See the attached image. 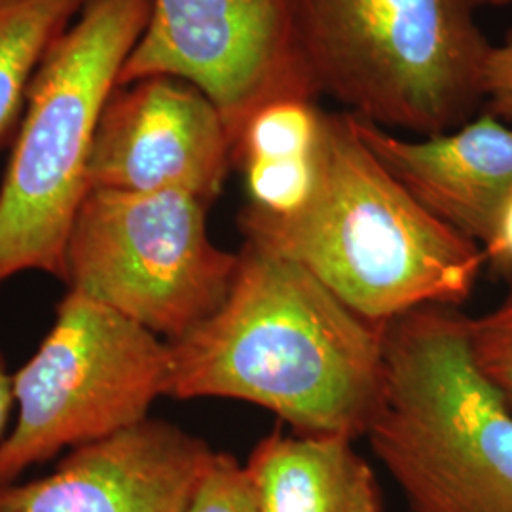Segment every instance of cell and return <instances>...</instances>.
<instances>
[{
  "mask_svg": "<svg viewBox=\"0 0 512 512\" xmlns=\"http://www.w3.org/2000/svg\"><path fill=\"white\" fill-rule=\"evenodd\" d=\"M385 332L300 264L243 239L219 310L169 342L167 397L243 401L300 435L355 440L382 397Z\"/></svg>",
  "mask_w": 512,
  "mask_h": 512,
  "instance_id": "1",
  "label": "cell"
},
{
  "mask_svg": "<svg viewBox=\"0 0 512 512\" xmlns=\"http://www.w3.org/2000/svg\"><path fill=\"white\" fill-rule=\"evenodd\" d=\"M16 406L14 399V372L8 370L6 359L0 351V440L6 437V427L12 418V408Z\"/></svg>",
  "mask_w": 512,
  "mask_h": 512,
  "instance_id": "20",
  "label": "cell"
},
{
  "mask_svg": "<svg viewBox=\"0 0 512 512\" xmlns=\"http://www.w3.org/2000/svg\"><path fill=\"white\" fill-rule=\"evenodd\" d=\"M467 321L425 306L387 325L366 437L408 512H512V408L478 370Z\"/></svg>",
  "mask_w": 512,
  "mask_h": 512,
  "instance_id": "3",
  "label": "cell"
},
{
  "mask_svg": "<svg viewBox=\"0 0 512 512\" xmlns=\"http://www.w3.org/2000/svg\"><path fill=\"white\" fill-rule=\"evenodd\" d=\"M509 291L494 310L467 321L469 348L478 370L512 408V277Z\"/></svg>",
  "mask_w": 512,
  "mask_h": 512,
  "instance_id": "16",
  "label": "cell"
},
{
  "mask_svg": "<svg viewBox=\"0 0 512 512\" xmlns=\"http://www.w3.org/2000/svg\"><path fill=\"white\" fill-rule=\"evenodd\" d=\"M238 169L245 177L249 203L272 215L298 211L310 200L315 184V154L293 160H255Z\"/></svg>",
  "mask_w": 512,
  "mask_h": 512,
  "instance_id": "15",
  "label": "cell"
},
{
  "mask_svg": "<svg viewBox=\"0 0 512 512\" xmlns=\"http://www.w3.org/2000/svg\"><path fill=\"white\" fill-rule=\"evenodd\" d=\"M186 512H260L245 465L230 454L213 452Z\"/></svg>",
  "mask_w": 512,
  "mask_h": 512,
  "instance_id": "17",
  "label": "cell"
},
{
  "mask_svg": "<svg viewBox=\"0 0 512 512\" xmlns=\"http://www.w3.org/2000/svg\"><path fill=\"white\" fill-rule=\"evenodd\" d=\"M232 164L217 107L192 84L148 76L116 86L93 139L90 190L184 192L211 207Z\"/></svg>",
  "mask_w": 512,
  "mask_h": 512,
  "instance_id": "9",
  "label": "cell"
},
{
  "mask_svg": "<svg viewBox=\"0 0 512 512\" xmlns=\"http://www.w3.org/2000/svg\"><path fill=\"white\" fill-rule=\"evenodd\" d=\"M359 139L397 183L465 238L482 245L512 194V129L492 114L408 141L351 114Z\"/></svg>",
  "mask_w": 512,
  "mask_h": 512,
  "instance_id": "11",
  "label": "cell"
},
{
  "mask_svg": "<svg viewBox=\"0 0 512 512\" xmlns=\"http://www.w3.org/2000/svg\"><path fill=\"white\" fill-rule=\"evenodd\" d=\"M245 471L260 512H384L376 475L349 437L274 431Z\"/></svg>",
  "mask_w": 512,
  "mask_h": 512,
  "instance_id": "12",
  "label": "cell"
},
{
  "mask_svg": "<svg viewBox=\"0 0 512 512\" xmlns=\"http://www.w3.org/2000/svg\"><path fill=\"white\" fill-rule=\"evenodd\" d=\"M323 110L315 101L285 99L277 101L255 116L241 129L232 147L234 167L255 160H293L310 158L321 137Z\"/></svg>",
  "mask_w": 512,
  "mask_h": 512,
  "instance_id": "14",
  "label": "cell"
},
{
  "mask_svg": "<svg viewBox=\"0 0 512 512\" xmlns=\"http://www.w3.org/2000/svg\"><path fill=\"white\" fill-rule=\"evenodd\" d=\"M150 10L152 0H90L42 59L0 186V285L29 270L65 281L99 118Z\"/></svg>",
  "mask_w": 512,
  "mask_h": 512,
  "instance_id": "5",
  "label": "cell"
},
{
  "mask_svg": "<svg viewBox=\"0 0 512 512\" xmlns=\"http://www.w3.org/2000/svg\"><path fill=\"white\" fill-rule=\"evenodd\" d=\"M90 0H0V147L21 120L42 59Z\"/></svg>",
  "mask_w": 512,
  "mask_h": 512,
  "instance_id": "13",
  "label": "cell"
},
{
  "mask_svg": "<svg viewBox=\"0 0 512 512\" xmlns=\"http://www.w3.org/2000/svg\"><path fill=\"white\" fill-rule=\"evenodd\" d=\"M202 200L93 188L73 222L65 283L175 342L219 310L238 253L215 245Z\"/></svg>",
  "mask_w": 512,
  "mask_h": 512,
  "instance_id": "7",
  "label": "cell"
},
{
  "mask_svg": "<svg viewBox=\"0 0 512 512\" xmlns=\"http://www.w3.org/2000/svg\"><path fill=\"white\" fill-rule=\"evenodd\" d=\"M492 0H291L317 97L384 129L425 137L473 120L494 44L476 10Z\"/></svg>",
  "mask_w": 512,
  "mask_h": 512,
  "instance_id": "4",
  "label": "cell"
},
{
  "mask_svg": "<svg viewBox=\"0 0 512 512\" xmlns=\"http://www.w3.org/2000/svg\"><path fill=\"white\" fill-rule=\"evenodd\" d=\"M148 76H173L198 88L219 110L232 147L258 110L317 97L291 0H152L147 29L118 86Z\"/></svg>",
  "mask_w": 512,
  "mask_h": 512,
  "instance_id": "8",
  "label": "cell"
},
{
  "mask_svg": "<svg viewBox=\"0 0 512 512\" xmlns=\"http://www.w3.org/2000/svg\"><path fill=\"white\" fill-rule=\"evenodd\" d=\"M486 266L497 275L512 277V194L501 205L494 226L486 241L480 245Z\"/></svg>",
  "mask_w": 512,
  "mask_h": 512,
  "instance_id": "19",
  "label": "cell"
},
{
  "mask_svg": "<svg viewBox=\"0 0 512 512\" xmlns=\"http://www.w3.org/2000/svg\"><path fill=\"white\" fill-rule=\"evenodd\" d=\"M238 228L382 325L425 306L458 308L486 266L476 241L423 209L378 162L349 112H323L310 200L291 215L247 203Z\"/></svg>",
  "mask_w": 512,
  "mask_h": 512,
  "instance_id": "2",
  "label": "cell"
},
{
  "mask_svg": "<svg viewBox=\"0 0 512 512\" xmlns=\"http://www.w3.org/2000/svg\"><path fill=\"white\" fill-rule=\"evenodd\" d=\"M505 2H509V0H492V4H505Z\"/></svg>",
  "mask_w": 512,
  "mask_h": 512,
  "instance_id": "21",
  "label": "cell"
},
{
  "mask_svg": "<svg viewBox=\"0 0 512 512\" xmlns=\"http://www.w3.org/2000/svg\"><path fill=\"white\" fill-rule=\"evenodd\" d=\"M213 452L147 418L74 448L52 475L0 488V512H186Z\"/></svg>",
  "mask_w": 512,
  "mask_h": 512,
  "instance_id": "10",
  "label": "cell"
},
{
  "mask_svg": "<svg viewBox=\"0 0 512 512\" xmlns=\"http://www.w3.org/2000/svg\"><path fill=\"white\" fill-rule=\"evenodd\" d=\"M169 376L167 340L69 289L37 353L14 372L18 418L0 440V488L65 448L147 420Z\"/></svg>",
  "mask_w": 512,
  "mask_h": 512,
  "instance_id": "6",
  "label": "cell"
},
{
  "mask_svg": "<svg viewBox=\"0 0 512 512\" xmlns=\"http://www.w3.org/2000/svg\"><path fill=\"white\" fill-rule=\"evenodd\" d=\"M486 112L512 122V31L499 46H492L484 71Z\"/></svg>",
  "mask_w": 512,
  "mask_h": 512,
  "instance_id": "18",
  "label": "cell"
}]
</instances>
